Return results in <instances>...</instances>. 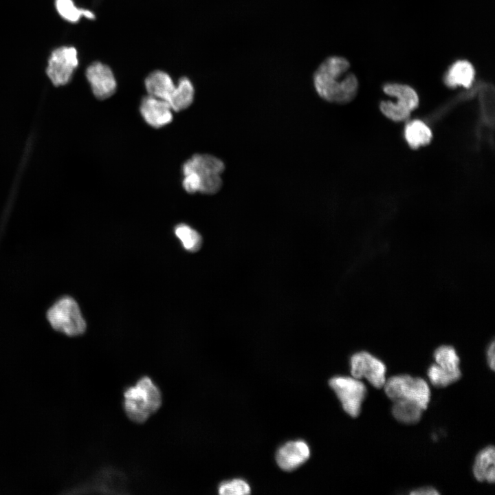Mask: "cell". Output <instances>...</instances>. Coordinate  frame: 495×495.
Segmentation results:
<instances>
[{
  "instance_id": "1",
  "label": "cell",
  "mask_w": 495,
  "mask_h": 495,
  "mask_svg": "<svg viewBox=\"0 0 495 495\" xmlns=\"http://www.w3.org/2000/svg\"><path fill=\"white\" fill-rule=\"evenodd\" d=\"M349 60L340 56L324 59L313 74V85L318 96L332 104H345L356 96L357 77L349 71Z\"/></svg>"
},
{
  "instance_id": "2",
  "label": "cell",
  "mask_w": 495,
  "mask_h": 495,
  "mask_svg": "<svg viewBox=\"0 0 495 495\" xmlns=\"http://www.w3.org/2000/svg\"><path fill=\"white\" fill-rule=\"evenodd\" d=\"M162 395L157 384L142 376L123 392L122 406L127 417L137 424L145 422L161 407Z\"/></svg>"
},
{
  "instance_id": "3",
  "label": "cell",
  "mask_w": 495,
  "mask_h": 495,
  "mask_svg": "<svg viewBox=\"0 0 495 495\" xmlns=\"http://www.w3.org/2000/svg\"><path fill=\"white\" fill-rule=\"evenodd\" d=\"M226 165L220 158L210 154H195L182 166L183 175L194 172L200 179L199 192L214 195L223 186L221 175Z\"/></svg>"
},
{
  "instance_id": "4",
  "label": "cell",
  "mask_w": 495,
  "mask_h": 495,
  "mask_svg": "<svg viewBox=\"0 0 495 495\" xmlns=\"http://www.w3.org/2000/svg\"><path fill=\"white\" fill-rule=\"evenodd\" d=\"M47 319L54 329L67 336H79L86 330L78 303L69 296L60 298L48 309Z\"/></svg>"
},
{
  "instance_id": "5",
  "label": "cell",
  "mask_w": 495,
  "mask_h": 495,
  "mask_svg": "<svg viewBox=\"0 0 495 495\" xmlns=\"http://www.w3.org/2000/svg\"><path fill=\"white\" fill-rule=\"evenodd\" d=\"M385 393L393 401H408L419 404L423 410L428 407L430 391L426 382L408 375H395L384 383Z\"/></svg>"
},
{
  "instance_id": "6",
  "label": "cell",
  "mask_w": 495,
  "mask_h": 495,
  "mask_svg": "<svg viewBox=\"0 0 495 495\" xmlns=\"http://www.w3.org/2000/svg\"><path fill=\"white\" fill-rule=\"evenodd\" d=\"M78 64V54L75 47L60 46L51 52L46 74L54 85H65L71 80Z\"/></svg>"
},
{
  "instance_id": "7",
  "label": "cell",
  "mask_w": 495,
  "mask_h": 495,
  "mask_svg": "<svg viewBox=\"0 0 495 495\" xmlns=\"http://www.w3.org/2000/svg\"><path fill=\"white\" fill-rule=\"evenodd\" d=\"M329 383L344 411L353 417L358 416L366 393L364 384L358 379L343 376L332 377Z\"/></svg>"
},
{
  "instance_id": "8",
  "label": "cell",
  "mask_w": 495,
  "mask_h": 495,
  "mask_svg": "<svg viewBox=\"0 0 495 495\" xmlns=\"http://www.w3.org/2000/svg\"><path fill=\"white\" fill-rule=\"evenodd\" d=\"M351 373L356 379L366 378L373 386L381 388L386 382V366L366 351L353 354L350 360Z\"/></svg>"
},
{
  "instance_id": "9",
  "label": "cell",
  "mask_w": 495,
  "mask_h": 495,
  "mask_svg": "<svg viewBox=\"0 0 495 495\" xmlns=\"http://www.w3.org/2000/svg\"><path fill=\"white\" fill-rule=\"evenodd\" d=\"M85 76L94 95L98 99H107L116 92V77L107 65L100 61L91 63L85 70Z\"/></svg>"
},
{
  "instance_id": "10",
  "label": "cell",
  "mask_w": 495,
  "mask_h": 495,
  "mask_svg": "<svg viewBox=\"0 0 495 495\" xmlns=\"http://www.w3.org/2000/svg\"><path fill=\"white\" fill-rule=\"evenodd\" d=\"M140 111L144 121L154 128L166 126L173 120V110L168 102L150 95L142 98Z\"/></svg>"
},
{
  "instance_id": "11",
  "label": "cell",
  "mask_w": 495,
  "mask_h": 495,
  "mask_svg": "<svg viewBox=\"0 0 495 495\" xmlns=\"http://www.w3.org/2000/svg\"><path fill=\"white\" fill-rule=\"evenodd\" d=\"M309 446L304 441H289L282 446L276 453L278 466L285 470L292 471L303 464L309 457Z\"/></svg>"
},
{
  "instance_id": "12",
  "label": "cell",
  "mask_w": 495,
  "mask_h": 495,
  "mask_svg": "<svg viewBox=\"0 0 495 495\" xmlns=\"http://www.w3.org/2000/svg\"><path fill=\"white\" fill-rule=\"evenodd\" d=\"M148 95L168 101L175 87L171 76L166 72L155 70L144 80Z\"/></svg>"
},
{
  "instance_id": "13",
  "label": "cell",
  "mask_w": 495,
  "mask_h": 495,
  "mask_svg": "<svg viewBox=\"0 0 495 495\" xmlns=\"http://www.w3.org/2000/svg\"><path fill=\"white\" fill-rule=\"evenodd\" d=\"M475 72L468 60H458L451 65L444 77V82L451 88L463 86L469 88L474 79Z\"/></svg>"
},
{
  "instance_id": "14",
  "label": "cell",
  "mask_w": 495,
  "mask_h": 495,
  "mask_svg": "<svg viewBox=\"0 0 495 495\" xmlns=\"http://www.w3.org/2000/svg\"><path fill=\"white\" fill-rule=\"evenodd\" d=\"M495 450L493 446H487L476 455L473 465L475 478L480 482L493 483L495 480Z\"/></svg>"
},
{
  "instance_id": "15",
  "label": "cell",
  "mask_w": 495,
  "mask_h": 495,
  "mask_svg": "<svg viewBox=\"0 0 495 495\" xmlns=\"http://www.w3.org/2000/svg\"><path fill=\"white\" fill-rule=\"evenodd\" d=\"M195 89L188 77H182L168 101L173 111H179L188 108L193 102Z\"/></svg>"
},
{
  "instance_id": "16",
  "label": "cell",
  "mask_w": 495,
  "mask_h": 495,
  "mask_svg": "<svg viewBox=\"0 0 495 495\" xmlns=\"http://www.w3.org/2000/svg\"><path fill=\"white\" fill-rule=\"evenodd\" d=\"M383 89L386 94L397 98V104L410 112L418 106V96L414 89L408 85L389 83L386 84Z\"/></svg>"
},
{
  "instance_id": "17",
  "label": "cell",
  "mask_w": 495,
  "mask_h": 495,
  "mask_svg": "<svg viewBox=\"0 0 495 495\" xmlns=\"http://www.w3.org/2000/svg\"><path fill=\"white\" fill-rule=\"evenodd\" d=\"M405 139L412 148L428 144L432 134L428 126L420 120L408 122L404 129Z\"/></svg>"
},
{
  "instance_id": "18",
  "label": "cell",
  "mask_w": 495,
  "mask_h": 495,
  "mask_svg": "<svg viewBox=\"0 0 495 495\" xmlns=\"http://www.w3.org/2000/svg\"><path fill=\"white\" fill-rule=\"evenodd\" d=\"M56 10L65 21L75 23L82 18L94 20L95 14L90 10L77 6L74 0H54Z\"/></svg>"
},
{
  "instance_id": "19",
  "label": "cell",
  "mask_w": 495,
  "mask_h": 495,
  "mask_svg": "<svg viewBox=\"0 0 495 495\" xmlns=\"http://www.w3.org/2000/svg\"><path fill=\"white\" fill-rule=\"evenodd\" d=\"M393 402L392 413L397 421L407 424H415L419 421L424 410L419 404L404 400Z\"/></svg>"
},
{
  "instance_id": "20",
  "label": "cell",
  "mask_w": 495,
  "mask_h": 495,
  "mask_svg": "<svg viewBox=\"0 0 495 495\" xmlns=\"http://www.w3.org/2000/svg\"><path fill=\"white\" fill-rule=\"evenodd\" d=\"M437 364L450 373L461 375L459 369V358L454 347L443 345L438 347L434 352Z\"/></svg>"
},
{
  "instance_id": "21",
  "label": "cell",
  "mask_w": 495,
  "mask_h": 495,
  "mask_svg": "<svg viewBox=\"0 0 495 495\" xmlns=\"http://www.w3.org/2000/svg\"><path fill=\"white\" fill-rule=\"evenodd\" d=\"M175 234L186 250L195 252L200 249L202 238L199 232L188 225L184 223L177 225L175 228Z\"/></svg>"
},
{
  "instance_id": "22",
  "label": "cell",
  "mask_w": 495,
  "mask_h": 495,
  "mask_svg": "<svg viewBox=\"0 0 495 495\" xmlns=\"http://www.w3.org/2000/svg\"><path fill=\"white\" fill-rule=\"evenodd\" d=\"M479 99L482 115L485 122L490 125L494 120V91L490 84H485L480 88Z\"/></svg>"
},
{
  "instance_id": "23",
  "label": "cell",
  "mask_w": 495,
  "mask_h": 495,
  "mask_svg": "<svg viewBox=\"0 0 495 495\" xmlns=\"http://www.w3.org/2000/svg\"><path fill=\"white\" fill-rule=\"evenodd\" d=\"M428 375L431 383L437 387H445L456 382L461 376L446 372L437 364H433L429 367Z\"/></svg>"
},
{
  "instance_id": "24",
  "label": "cell",
  "mask_w": 495,
  "mask_h": 495,
  "mask_svg": "<svg viewBox=\"0 0 495 495\" xmlns=\"http://www.w3.org/2000/svg\"><path fill=\"white\" fill-rule=\"evenodd\" d=\"M250 492L248 483L240 478L224 481L218 487V492L221 495H244L250 494Z\"/></svg>"
},
{
  "instance_id": "25",
  "label": "cell",
  "mask_w": 495,
  "mask_h": 495,
  "mask_svg": "<svg viewBox=\"0 0 495 495\" xmlns=\"http://www.w3.org/2000/svg\"><path fill=\"white\" fill-rule=\"evenodd\" d=\"M380 107L385 116L395 122L406 120L410 115V111L391 101H382Z\"/></svg>"
},
{
  "instance_id": "26",
  "label": "cell",
  "mask_w": 495,
  "mask_h": 495,
  "mask_svg": "<svg viewBox=\"0 0 495 495\" xmlns=\"http://www.w3.org/2000/svg\"><path fill=\"white\" fill-rule=\"evenodd\" d=\"M182 186L188 193L199 192L200 179L197 173L190 172L184 175Z\"/></svg>"
},
{
  "instance_id": "27",
  "label": "cell",
  "mask_w": 495,
  "mask_h": 495,
  "mask_svg": "<svg viewBox=\"0 0 495 495\" xmlns=\"http://www.w3.org/2000/svg\"><path fill=\"white\" fill-rule=\"evenodd\" d=\"M494 342H492V343L488 346L487 351V362L489 364V366L492 370H494V364H495V355H494Z\"/></svg>"
},
{
  "instance_id": "28",
  "label": "cell",
  "mask_w": 495,
  "mask_h": 495,
  "mask_svg": "<svg viewBox=\"0 0 495 495\" xmlns=\"http://www.w3.org/2000/svg\"><path fill=\"white\" fill-rule=\"evenodd\" d=\"M439 494L435 489L431 487L421 488L410 492V494L414 495H437Z\"/></svg>"
}]
</instances>
